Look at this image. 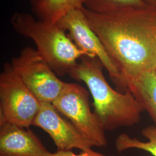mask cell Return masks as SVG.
Returning <instances> with one entry per match:
<instances>
[{"instance_id": "1", "label": "cell", "mask_w": 156, "mask_h": 156, "mask_svg": "<svg viewBox=\"0 0 156 156\" xmlns=\"http://www.w3.org/2000/svg\"><path fill=\"white\" fill-rule=\"evenodd\" d=\"M83 10L117 67L124 88L156 68V8L97 13Z\"/></svg>"}, {"instance_id": "2", "label": "cell", "mask_w": 156, "mask_h": 156, "mask_svg": "<svg viewBox=\"0 0 156 156\" xmlns=\"http://www.w3.org/2000/svg\"><path fill=\"white\" fill-rule=\"evenodd\" d=\"M103 68L98 58L84 56L69 75L89 88L95 114L105 131L138 124L145 111L144 108L129 90L121 93L112 88L104 75Z\"/></svg>"}, {"instance_id": "3", "label": "cell", "mask_w": 156, "mask_h": 156, "mask_svg": "<svg viewBox=\"0 0 156 156\" xmlns=\"http://www.w3.org/2000/svg\"><path fill=\"white\" fill-rule=\"evenodd\" d=\"M11 23L17 33L33 41L36 50L57 76L69 75L78 60L87 56L57 23L36 19L25 12L15 13Z\"/></svg>"}, {"instance_id": "4", "label": "cell", "mask_w": 156, "mask_h": 156, "mask_svg": "<svg viewBox=\"0 0 156 156\" xmlns=\"http://www.w3.org/2000/svg\"><path fill=\"white\" fill-rule=\"evenodd\" d=\"M41 102L7 62L0 75V125L33 126Z\"/></svg>"}, {"instance_id": "5", "label": "cell", "mask_w": 156, "mask_h": 156, "mask_svg": "<svg viewBox=\"0 0 156 156\" xmlns=\"http://www.w3.org/2000/svg\"><path fill=\"white\" fill-rule=\"evenodd\" d=\"M53 105L67 118L93 146L107 144L105 129L89 103V94L83 86L74 83H66Z\"/></svg>"}, {"instance_id": "6", "label": "cell", "mask_w": 156, "mask_h": 156, "mask_svg": "<svg viewBox=\"0 0 156 156\" xmlns=\"http://www.w3.org/2000/svg\"><path fill=\"white\" fill-rule=\"evenodd\" d=\"M17 75L41 102L53 103L66 82L58 78L38 51L26 47L12 60Z\"/></svg>"}, {"instance_id": "7", "label": "cell", "mask_w": 156, "mask_h": 156, "mask_svg": "<svg viewBox=\"0 0 156 156\" xmlns=\"http://www.w3.org/2000/svg\"><path fill=\"white\" fill-rule=\"evenodd\" d=\"M82 8L69 12L57 24L78 46L91 57L98 58L118 88L125 91L122 77L100 39L90 26Z\"/></svg>"}, {"instance_id": "8", "label": "cell", "mask_w": 156, "mask_h": 156, "mask_svg": "<svg viewBox=\"0 0 156 156\" xmlns=\"http://www.w3.org/2000/svg\"><path fill=\"white\" fill-rule=\"evenodd\" d=\"M33 126L42 129L49 134L57 151H71L73 149L87 151L93 147L52 103L41 102Z\"/></svg>"}, {"instance_id": "9", "label": "cell", "mask_w": 156, "mask_h": 156, "mask_svg": "<svg viewBox=\"0 0 156 156\" xmlns=\"http://www.w3.org/2000/svg\"><path fill=\"white\" fill-rule=\"evenodd\" d=\"M0 156H54L28 128L0 125Z\"/></svg>"}, {"instance_id": "10", "label": "cell", "mask_w": 156, "mask_h": 156, "mask_svg": "<svg viewBox=\"0 0 156 156\" xmlns=\"http://www.w3.org/2000/svg\"><path fill=\"white\" fill-rule=\"evenodd\" d=\"M129 90L147 112L156 127V73L155 71L146 73L140 78L129 82Z\"/></svg>"}, {"instance_id": "11", "label": "cell", "mask_w": 156, "mask_h": 156, "mask_svg": "<svg viewBox=\"0 0 156 156\" xmlns=\"http://www.w3.org/2000/svg\"><path fill=\"white\" fill-rule=\"evenodd\" d=\"M32 11L38 19L57 23L69 12L83 7V0H30Z\"/></svg>"}, {"instance_id": "12", "label": "cell", "mask_w": 156, "mask_h": 156, "mask_svg": "<svg viewBox=\"0 0 156 156\" xmlns=\"http://www.w3.org/2000/svg\"><path fill=\"white\" fill-rule=\"evenodd\" d=\"M143 136L146 141L132 138L128 134L122 133L118 136L115 146L118 152L121 153L129 149H138L149 153L156 156V127L154 125L149 126L142 131Z\"/></svg>"}, {"instance_id": "13", "label": "cell", "mask_w": 156, "mask_h": 156, "mask_svg": "<svg viewBox=\"0 0 156 156\" xmlns=\"http://www.w3.org/2000/svg\"><path fill=\"white\" fill-rule=\"evenodd\" d=\"M85 9L97 13L117 11L149 6L145 0H83Z\"/></svg>"}, {"instance_id": "14", "label": "cell", "mask_w": 156, "mask_h": 156, "mask_svg": "<svg viewBox=\"0 0 156 156\" xmlns=\"http://www.w3.org/2000/svg\"><path fill=\"white\" fill-rule=\"evenodd\" d=\"M54 156H106L100 153H98L92 149L87 151H82V152L76 154L71 151H57L56 153H54Z\"/></svg>"}, {"instance_id": "15", "label": "cell", "mask_w": 156, "mask_h": 156, "mask_svg": "<svg viewBox=\"0 0 156 156\" xmlns=\"http://www.w3.org/2000/svg\"><path fill=\"white\" fill-rule=\"evenodd\" d=\"M146 3L149 5L156 8V0H146Z\"/></svg>"}, {"instance_id": "16", "label": "cell", "mask_w": 156, "mask_h": 156, "mask_svg": "<svg viewBox=\"0 0 156 156\" xmlns=\"http://www.w3.org/2000/svg\"><path fill=\"white\" fill-rule=\"evenodd\" d=\"M155 72H156V69H155Z\"/></svg>"}]
</instances>
